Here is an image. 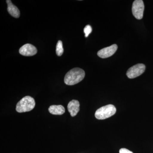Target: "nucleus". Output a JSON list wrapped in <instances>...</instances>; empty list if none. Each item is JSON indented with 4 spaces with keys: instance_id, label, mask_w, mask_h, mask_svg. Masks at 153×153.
I'll list each match as a JSON object with an SVG mask.
<instances>
[{
    "instance_id": "f257e3e1",
    "label": "nucleus",
    "mask_w": 153,
    "mask_h": 153,
    "mask_svg": "<svg viewBox=\"0 0 153 153\" xmlns=\"http://www.w3.org/2000/svg\"><path fill=\"white\" fill-rule=\"evenodd\" d=\"M85 71L79 68H75L68 71L64 77V82L68 85H74L79 83L84 79Z\"/></svg>"
},
{
    "instance_id": "f03ea898",
    "label": "nucleus",
    "mask_w": 153,
    "mask_h": 153,
    "mask_svg": "<svg viewBox=\"0 0 153 153\" xmlns=\"http://www.w3.org/2000/svg\"><path fill=\"white\" fill-rule=\"evenodd\" d=\"M36 102L35 100L29 96L25 97L17 104L16 110L17 112L23 113L32 110L35 107Z\"/></svg>"
},
{
    "instance_id": "7ed1b4c3",
    "label": "nucleus",
    "mask_w": 153,
    "mask_h": 153,
    "mask_svg": "<svg viewBox=\"0 0 153 153\" xmlns=\"http://www.w3.org/2000/svg\"><path fill=\"white\" fill-rule=\"evenodd\" d=\"M116 112V108L114 105H108L101 107L96 111L95 117L98 120H104L114 115Z\"/></svg>"
},
{
    "instance_id": "20e7f679",
    "label": "nucleus",
    "mask_w": 153,
    "mask_h": 153,
    "mask_svg": "<svg viewBox=\"0 0 153 153\" xmlns=\"http://www.w3.org/2000/svg\"><path fill=\"white\" fill-rule=\"evenodd\" d=\"M144 8V4L142 0L134 1L132 7V12L134 16L138 20L142 19Z\"/></svg>"
},
{
    "instance_id": "39448f33",
    "label": "nucleus",
    "mask_w": 153,
    "mask_h": 153,
    "mask_svg": "<svg viewBox=\"0 0 153 153\" xmlns=\"http://www.w3.org/2000/svg\"><path fill=\"white\" fill-rule=\"evenodd\" d=\"M146 66L142 63H138L129 68L126 75L129 78L133 79L140 76L144 72Z\"/></svg>"
},
{
    "instance_id": "423d86ee",
    "label": "nucleus",
    "mask_w": 153,
    "mask_h": 153,
    "mask_svg": "<svg viewBox=\"0 0 153 153\" xmlns=\"http://www.w3.org/2000/svg\"><path fill=\"white\" fill-rule=\"evenodd\" d=\"M118 47L116 44H113L109 47H105L99 51L97 55L102 58H106L111 57L115 53Z\"/></svg>"
},
{
    "instance_id": "0eeeda50",
    "label": "nucleus",
    "mask_w": 153,
    "mask_h": 153,
    "mask_svg": "<svg viewBox=\"0 0 153 153\" xmlns=\"http://www.w3.org/2000/svg\"><path fill=\"white\" fill-rule=\"evenodd\" d=\"M19 53L25 56H32L37 53V49L36 47L31 44H26L20 48Z\"/></svg>"
},
{
    "instance_id": "6e6552de",
    "label": "nucleus",
    "mask_w": 153,
    "mask_h": 153,
    "mask_svg": "<svg viewBox=\"0 0 153 153\" xmlns=\"http://www.w3.org/2000/svg\"><path fill=\"white\" fill-rule=\"evenodd\" d=\"M67 108L71 117L75 116L79 110V101L74 100H71L68 103Z\"/></svg>"
},
{
    "instance_id": "1a4fd4ad",
    "label": "nucleus",
    "mask_w": 153,
    "mask_h": 153,
    "mask_svg": "<svg viewBox=\"0 0 153 153\" xmlns=\"http://www.w3.org/2000/svg\"><path fill=\"white\" fill-rule=\"evenodd\" d=\"M7 4V10L10 15L15 18H19L20 16V12L16 6L13 4L10 0L6 1Z\"/></svg>"
},
{
    "instance_id": "9d476101",
    "label": "nucleus",
    "mask_w": 153,
    "mask_h": 153,
    "mask_svg": "<svg viewBox=\"0 0 153 153\" xmlns=\"http://www.w3.org/2000/svg\"><path fill=\"white\" fill-rule=\"evenodd\" d=\"M49 111L54 115H62L65 113V109L62 105H52L49 107Z\"/></svg>"
},
{
    "instance_id": "9b49d317",
    "label": "nucleus",
    "mask_w": 153,
    "mask_h": 153,
    "mask_svg": "<svg viewBox=\"0 0 153 153\" xmlns=\"http://www.w3.org/2000/svg\"><path fill=\"white\" fill-rule=\"evenodd\" d=\"M63 43L61 41H59L57 42L56 45V52L57 56H60L63 55Z\"/></svg>"
},
{
    "instance_id": "f8f14e48",
    "label": "nucleus",
    "mask_w": 153,
    "mask_h": 153,
    "mask_svg": "<svg viewBox=\"0 0 153 153\" xmlns=\"http://www.w3.org/2000/svg\"><path fill=\"white\" fill-rule=\"evenodd\" d=\"M84 33L85 34V37H88V35L92 32V28L89 25H86L85 27L84 28Z\"/></svg>"
},
{
    "instance_id": "ddd939ff",
    "label": "nucleus",
    "mask_w": 153,
    "mask_h": 153,
    "mask_svg": "<svg viewBox=\"0 0 153 153\" xmlns=\"http://www.w3.org/2000/svg\"><path fill=\"white\" fill-rule=\"evenodd\" d=\"M119 152L120 153H133L131 151L127 149H124V148L120 149V150Z\"/></svg>"
}]
</instances>
